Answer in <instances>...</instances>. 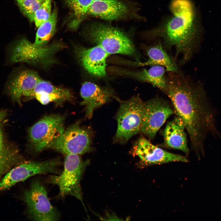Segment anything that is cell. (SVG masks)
I'll list each match as a JSON object with an SVG mask.
<instances>
[{
	"instance_id": "1",
	"label": "cell",
	"mask_w": 221,
	"mask_h": 221,
	"mask_svg": "<svg viewBox=\"0 0 221 221\" xmlns=\"http://www.w3.org/2000/svg\"><path fill=\"white\" fill-rule=\"evenodd\" d=\"M167 72L165 94L175 113L184 123L192 148L198 156H203L207 138H221L216 125V111L200 83H194L180 71Z\"/></svg>"
},
{
	"instance_id": "2",
	"label": "cell",
	"mask_w": 221,
	"mask_h": 221,
	"mask_svg": "<svg viewBox=\"0 0 221 221\" xmlns=\"http://www.w3.org/2000/svg\"><path fill=\"white\" fill-rule=\"evenodd\" d=\"M170 8L172 15L145 35L150 40L161 39L167 51L174 48V59L176 62L180 56L182 65L191 58L197 47L195 10L190 0H173Z\"/></svg>"
},
{
	"instance_id": "3",
	"label": "cell",
	"mask_w": 221,
	"mask_h": 221,
	"mask_svg": "<svg viewBox=\"0 0 221 221\" xmlns=\"http://www.w3.org/2000/svg\"><path fill=\"white\" fill-rule=\"evenodd\" d=\"M66 47L60 42L37 46L27 38H22L10 43L7 47L5 64L8 65L24 62L47 68L56 62V54Z\"/></svg>"
},
{
	"instance_id": "4",
	"label": "cell",
	"mask_w": 221,
	"mask_h": 221,
	"mask_svg": "<svg viewBox=\"0 0 221 221\" xmlns=\"http://www.w3.org/2000/svg\"><path fill=\"white\" fill-rule=\"evenodd\" d=\"M84 33L87 39L100 46L110 54H137L130 40L115 28L101 24H93L86 29Z\"/></svg>"
},
{
	"instance_id": "5",
	"label": "cell",
	"mask_w": 221,
	"mask_h": 221,
	"mask_svg": "<svg viewBox=\"0 0 221 221\" xmlns=\"http://www.w3.org/2000/svg\"><path fill=\"white\" fill-rule=\"evenodd\" d=\"M116 119L117 129L114 137L116 142L124 144L140 132L144 103L138 95L121 101Z\"/></svg>"
},
{
	"instance_id": "6",
	"label": "cell",
	"mask_w": 221,
	"mask_h": 221,
	"mask_svg": "<svg viewBox=\"0 0 221 221\" xmlns=\"http://www.w3.org/2000/svg\"><path fill=\"white\" fill-rule=\"evenodd\" d=\"M65 155L64 169L61 174L50 176L47 182L58 187L60 196L64 197L71 195L82 202L80 183L88 162L83 161L79 155Z\"/></svg>"
},
{
	"instance_id": "7",
	"label": "cell",
	"mask_w": 221,
	"mask_h": 221,
	"mask_svg": "<svg viewBox=\"0 0 221 221\" xmlns=\"http://www.w3.org/2000/svg\"><path fill=\"white\" fill-rule=\"evenodd\" d=\"M23 200L29 219L35 221H58L60 215L51 204L46 190L38 180L32 182L24 192Z\"/></svg>"
},
{
	"instance_id": "8",
	"label": "cell",
	"mask_w": 221,
	"mask_h": 221,
	"mask_svg": "<svg viewBox=\"0 0 221 221\" xmlns=\"http://www.w3.org/2000/svg\"><path fill=\"white\" fill-rule=\"evenodd\" d=\"M64 116L51 114L44 117L28 130L29 142L35 152L48 148L64 131Z\"/></svg>"
},
{
	"instance_id": "9",
	"label": "cell",
	"mask_w": 221,
	"mask_h": 221,
	"mask_svg": "<svg viewBox=\"0 0 221 221\" xmlns=\"http://www.w3.org/2000/svg\"><path fill=\"white\" fill-rule=\"evenodd\" d=\"M62 162L59 158L41 162L25 161L11 169L0 181V192L37 174H59Z\"/></svg>"
},
{
	"instance_id": "10",
	"label": "cell",
	"mask_w": 221,
	"mask_h": 221,
	"mask_svg": "<svg viewBox=\"0 0 221 221\" xmlns=\"http://www.w3.org/2000/svg\"><path fill=\"white\" fill-rule=\"evenodd\" d=\"M91 143L90 133L78 123L64 130L50 145L49 148L65 155H80L90 150Z\"/></svg>"
},
{
	"instance_id": "11",
	"label": "cell",
	"mask_w": 221,
	"mask_h": 221,
	"mask_svg": "<svg viewBox=\"0 0 221 221\" xmlns=\"http://www.w3.org/2000/svg\"><path fill=\"white\" fill-rule=\"evenodd\" d=\"M174 113L169 103L159 97L144 103L140 132L150 139L154 138L167 119Z\"/></svg>"
},
{
	"instance_id": "12",
	"label": "cell",
	"mask_w": 221,
	"mask_h": 221,
	"mask_svg": "<svg viewBox=\"0 0 221 221\" xmlns=\"http://www.w3.org/2000/svg\"><path fill=\"white\" fill-rule=\"evenodd\" d=\"M41 79L34 71L15 68L8 77L4 91L12 101L20 105L22 98L30 99L36 85Z\"/></svg>"
},
{
	"instance_id": "13",
	"label": "cell",
	"mask_w": 221,
	"mask_h": 221,
	"mask_svg": "<svg viewBox=\"0 0 221 221\" xmlns=\"http://www.w3.org/2000/svg\"><path fill=\"white\" fill-rule=\"evenodd\" d=\"M133 152L138 157L145 165L161 164L170 162H187L184 157L165 151L152 144L146 139L142 138L136 142Z\"/></svg>"
},
{
	"instance_id": "14",
	"label": "cell",
	"mask_w": 221,
	"mask_h": 221,
	"mask_svg": "<svg viewBox=\"0 0 221 221\" xmlns=\"http://www.w3.org/2000/svg\"><path fill=\"white\" fill-rule=\"evenodd\" d=\"M75 54L84 69L96 77H104L106 75V60L110 55L99 45L90 48L77 46Z\"/></svg>"
},
{
	"instance_id": "15",
	"label": "cell",
	"mask_w": 221,
	"mask_h": 221,
	"mask_svg": "<svg viewBox=\"0 0 221 221\" xmlns=\"http://www.w3.org/2000/svg\"><path fill=\"white\" fill-rule=\"evenodd\" d=\"M80 94L83 99L81 104L84 106L86 116L89 119L92 117L95 109L114 97V91L110 88L88 81L82 84Z\"/></svg>"
},
{
	"instance_id": "16",
	"label": "cell",
	"mask_w": 221,
	"mask_h": 221,
	"mask_svg": "<svg viewBox=\"0 0 221 221\" xmlns=\"http://www.w3.org/2000/svg\"><path fill=\"white\" fill-rule=\"evenodd\" d=\"M7 118L6 111L0 110V178L13 167L26 161L6 137L4 128Z\"/></svg>"
},
{
	"instance_id": "17",
	"label": "cell",
	"mask_w": 221,
	"mask_h": 221,
	"mask_svg": "<svg viewBox=\"0 0 221 221\" xmlns=\"http://www.w3.org/2000/svg\"><path fill=\"white\" fill-rule=\"evenodd\" d=\"M111 73L134 79L138 81L150 83L165 93L167 87L166 69L162 66L155 65L149 69L133 71L116 67H110Z\"/></svg>"
},
{
	"instance_id": "18",
	"label": "cell",
	"mask_w": 221,
	"mask_h": 221,
	"mask_svg": "<svg viewBox=\"0 0 221 221\" xmlns=\"http://www.w3.org/2000/svg\"><path fill=\"white\" fill-rule=\"evenodd\" d=\"M73 97L68 89L57 87L41 79L36 85L30 99H35L42 104L45 105L51 102L59 103L71 101Z\"/></svg>"
},
{
	"instance_id": "19",
	"label": "cell",
	"mask_w": 221,
	"mask_h": 221,
	"mask_svg": "<svg viewBox=\"0 0 221 221\" xmlns=\"http://www.w3.org/2000/svg\"><path fill=\"white\" fill-rule=\"evenodd\" d=\"M145 51L148 59L144 62H131L136 66L159 65L164 67L167 72H177L180 70L173 58L170 56L160 41L152 45L145 47Z\"/></svg>"
},
{
	"instance_id": "20",
	"label": "cell",
	"mask_w": 221,
	"mask_h": 221,
	"mask_svg": "<svg viewBox=\"0 0 221 221\" xmlns=\"http://www.w3.org/2000/svg\"><path fill=\"white\" fill-rule=\"evenodd\" d=\"M185 124L179 117H175L167 124L164 132L165 145L168 147L189 152Z\"/></svg>"
},
{
	"instance_id": "21",
	"label": "cell",
	"mask_w": 221,
	"mask_h": 221,
	"mask_svg": "<svg viewBox=\"0 0 221 221\" xmlns=\"http://www.w3.org/2000/svg\"><path fill=\"white\" fill-rule=\"evenodd\" d=\"M128 11L126 4L118 0L99 1L92 2L87 14L105 20H114L123 17Z\"/></svg>"
},
{
	"instance_id": "22",
	"label": "cell",
	"mask_w": 221,
	"mask_h": 221,
	"mask_svg": "<svg viewBox=\"0 0 221 221\" xmlns=\"http://www.w3.org/2000/svg\"><path fill=\"white\" fill-rule=\"evenodd\" d=\"M57 16V10L55 7L48 19L38 28L35 40L33 43L34 45L43 46L48 45L56 31Z\"/></svg>"
},
{
	"instance_id": "23",
	"label": "cell",
	"mask_w": 221,
	"mask_h": 221,
	"mask_svg": "<svg viewBox=\"0 0 221 221\" xmlns=\"http://www.w3.org/2000/svg\"><path fill=\"white\" fill-rule=\"evenodd\" d=\"M68 6L72 11L74 19L70 25V27L75 29L79 23L87 14L88 9L92 0H64Z\"/></svg>"
},
{
	"instance_id": "24",
	"label": "cell",
	"mask_w": 221,
	"mask_h": 221,
	"mask_svg": "<svg viewBox=\"0 0 221 221\" xmlns=\"http://www.w3.org/2000/svg\"><path fill=\"white\" fill-rule=\"evenodd\" d=\"M43 2L39 0H24L18 4L22 13L33 22L36 11Z\"/></svg>"
},
{
	"instance_id": "25",
	"label": "cell",
	"mask_w": 221,
	"mask_h": 221,
	"mask_svg": "<svg viewBox=\"0 0 221 221\" xmlns=\"http://www.w3.org/2000/svg\"><path fill=\"white\" fill-rule=\"evenodd\" d=\"M51 14V0H45L36 11L34 21L35 26L38 28L47 21Z\"/></svg>"
},
{
	"instance_id": "26",
	"label": "cell",
	"mask_w": 221,
	"mask_h": 221,
	"mask_svg": "<svg viewBox=\"0 0 221 221\" xmlns=\"http://www.w3.org/2000/svg\"><path fill=\"white\" fill-rule=\"evenodd\" d=\"M18 3H20L24 0H16Z\"/></svg>"
},
{
	"instance_id": "27",
	"label": "cell",
	"mask_w": 221,
	"mask_h": 221,
	"mask_svg": "<svg viewBox=\"0 0 221 221\" xmlns=\"http://www.w3.org/2000/svg\"><path fill=\"white\" fill-rule=\"evenodd\" d=\"M104 0H92L93 1H104Z\"/></svg>"
},
{
	"instance_id": "28",
	"label": "cell",
	"mask_w": 221,
	"mask_h": 221,
	"mask_svg": "<svg viewBox=\"0 0 221 221\" xmlns=\"http://www.w3.org/2000/svg\"><path fill=\"white\" fill-rule=\"evenodd\" d=\"M40 0V1H42V2H44L45 1V0Z\"/></svg>"
}]
</instances>
